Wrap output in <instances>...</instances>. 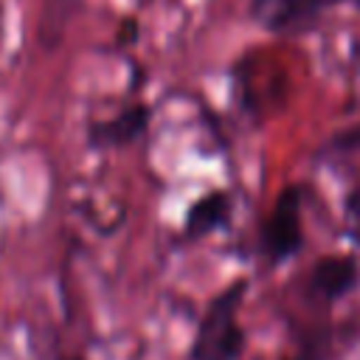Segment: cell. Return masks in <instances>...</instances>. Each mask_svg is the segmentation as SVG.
Listing matches in <instances>:
<instances>
[{
	"mask_svg": "<svg viewBox=\"0 0 360 360\" xmlns=\"http://www.w3.org/2000/svg\"><path fill=\"white\" fill-rule=\"evenodd\" d=\"M248 281L236 278L228 284L202 312L194 343H191V360H236L245 349V329L236 321V309L242 304Z\"/></svg>",
	"mask_w": 360,
	"mask_h": 360,
	"instance_id": "6da1fadb",
	"label": "cell"
},
{
	"mask_svg": "<svg viewBox=\"0 0 360 360\" xmlns=\"http://www.w3.org/2000/svg\"><path fill=\"white\" fill-rule=\"evenodd\" d=\"M304 219H301V188L287 186L276 197L264 225H262V250L270 262H284L301 250Z\"/></svg>",
	"mask_w": 360,
	"mask_h": 360,
	"instance_id": "7a4b0ae2",
	"label": "cell"
},
{
	"mask_svg": "<svg viewBox=\"0 0 360 360\" xmlns=\"http://www.w3.org/2000/svg\"><path fill=\"white\" fill-rule=\"evenodd\" d=\"M357 281H360V267L352 256H343V253L323 256L309 270V292L329 304L352 292Z\"/></svg>",
	"mask_w": 360,
	"mask_h": 360,
	"instance_id": "3957f363",
	"label": "cell"
},
{
	"mask_svg": "<svg viewBox=\"0 0 360 360\" xmlns=\"http://www.w3.org/2000/svg\"><path fill=\"white\" fill-rule=\"evenodd\" d=\"M321 6L323 0H253L250 11L264 28L290 34L309 28L321 14Z\"/></svg>",
	"mask_w": 360,
	"mask_h": 360,
	"instance_id": "277c9868",
	"label": "cell"
},
{
	"mask_svg": "<svg viewBox=\"0 0 360 360\" xmlns=\"http://www.w3.org/2000/svg\"><path fill=\"white\" fill-rule=\"evenodd\" d=\"M149 124V107L146 104H132L124 112H118L110 121H98L90 127V143L93 146H124L132 143L135 138L143 135Z\"/></svg>",
	"mask_w": 360,
	"mask_h": 360,
	"instance_id": "5b68a950",
	"label": "cell"
},
{
	"mask_svg": "<svg viewBox=\"0 0 360 360\" xmlns=\"http://www.w3.org/2000/svg\"><path fill=\"white\" fill-rule=\"evenodd\" d=\"M231 194L228 191H208L202 197H197L191 202V208L186 211V239H200L208 236L211 231L222 228L231 217Z\"/></svg>",
	"mask_w": 360,
	"mask_h": 360,
	"instance_id": "8992f818",
	"label": "cell"
},
{
	"mask_svg": "<svg viewBox=\"0 0 360 360\" xmlns=\"http://www.w3.org/2000/svg\"><path fill=\"white\" fill-rule=\"evenodd\" d=\"M82 0H48L45 3V17H42V37L53 39L62 34V28L68 25V20L73 17V11L79 8Z\"/></svg>",
	"mask_w": 360,
	"mask_h": 360,
	"instance_id": "52a82bcc",
	"label": "cell"
},
{
	"mask_svg": "<svg viewBox=\"0 0 360 360\" xmlns=\"http://www.w3.org/2000/svg\"><path fill=\"white\" fill-rule=\"evenodd\" d=\"M343 222H346V233L349 239L360 248V186L352 188L343 200Z\"/></svg>",
	"mask_w": 360,
	"mask_h": 360,
	"instance_id": "ba28073f",
	"label": "cell"
},
{
	"mask_svg": "<svg viewBox=\"0 0 360 360\" xmlns=\"http://www.w3.org/2000/svg\"><path fill=\"white\" fill-rule=\"evenodd\" d=\"M290 360H323V352H321V349H315V346H309V349L298 352V354H295V357H290Z\"/></svg>",
	"mask_w": 360,
	"mask_h": 360,
	"instance_id": "9c48e42d",
	"label": "cell"
},
{
	"mask_svg": "<svg viewBox=\"0 0 360 360\" xmlns=\"http://www.w3.org/2000/svg\"><path fill=\"white\" fill-rule=\"evenodd\" d=\"M68 360H82V357H68Z\"/></svg>",
	"mask_w": 360,
	"mask_h": 360,
	"instance_id": "30bf717a",
	"label": "cell"
},
{
	"mask_svg": "<svg viewBox=\"0 0 360 360\" xmlns=\"http://www.w3.org/2000/svg\"><path fill=\"white\" fill-rule=\"evenodd\" d=\"M357 3H360V0H357Z\"/></svg>",
	"mask_w": 360,
	"mask_h": 360,
	"instance_id": "8fae6325",
	"label": "cell"
}]
</instances>
